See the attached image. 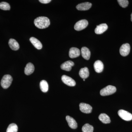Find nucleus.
<instances>
[{
	"label": "nucleus",
	"instance_id": "1",
	"mask_svg": "<svg viewBox=\"0 0 132 132\" xmlns=\"http://www.w3.org/2000/svg\"><path fill=\"white\" fill-rule=\"evenodd\" d=\"M34 22L36 27L41 29L47 28L50 25L49 19L45 16H39L36 18Z\"/></svg>",
	"mask_w": 132,
	"mask_h": 132
},
{
	"label": "nucleus",
	"instance_id": "2",
	"mask_svg": "<svg viewBox=\"0 0 132 132\" xmlns=\"http://www.w3.org/2000/svg\"><path fill=\"white\" fill-rule=\"evenodd\" d=\"M13 78L9 75H6L3 77L1 81V85L4 89H7L12 84Z\"/></svg>",
	"mask_w": 132,
	"mask_h": 132
},
{
	"label": "nucleus",
	"instance_id": "3",
	"mask_svg": "<svg viewBox=\"0 0 132 132\" xmlns=\"http://www.w3.org/2000/svg\"><path fill=\"white\" fill-rule=\"evenodd\" d=\"M116 91V88L115 87L109 85L102 89L100 93L102 96H105L113 94Z\"/></svg>",
	"mask_w": 132,
	"mask_h": 132
},
{
	"label": "nucleus",
	"instance_id": "4",
	"mask_svg": "<svg viewBox=\"0 0 132 132\" xmlns=\"http://www.w3.org/2000/svg\"><path fill=\"white\" fill-rule=\"evenodd\" d=\"M88 24V22L87 20H81L76 23L74 26V29L77 31H81L86 28Z\"/></svg>",
	"mask_w": 132,
	"mask_h": 132
},
{
	"label": "nucleus",
	"instance_id": "5",
	"mask_svg": "<svg viewBox=\"0 0 132 132\" xmlns=\"http://www.w3.org/2000/svg\"><path fill=\"white\" fill-rule=\"evenodd\" d=\"M118 114L119 116L124 120L129 121L132 120V114L127 111L121 109L119 110Z\"/></svg>",
	"mask_w": 132,
	"mask_h": 132
},
{
	"label": "nucleus",
	"instance_id": "6",
	"mask_svg": "<svg viewBox=\"0 0 132 132\" xmlns=\"http://www.w3.org/2000/svg\"><path fill=\"white\" fill-rule=\"evenodd\" d=\"M130 46L128 43H125L121 46L120 49L121 55L126 57L129 54L130 52Z\"/></svg>",
	"mask_w": 132,
	"mask_h": 132
},
{
	"label": "nucleus",
	"instance_id": "7",
	"mask_svg": "<svg viewBox=\"0 0 132 132\" xmlns=\"http://www.w3.org/2000/svg\"><path fill=\"white\" fill-rule=\"evenodd\" d=\"M62 81L66 85L69 86H74L76 85V82L73 79L67 76L64 75L62 76Z\"/></svg>",
	"mask_w": 132,
	"mask_h": 132
},
{
	"label": "nucleus",
	"instance_id": "8",
	"mask_svg": "<svg viewBox=\"0 0 132 132\" xmlns=\"http://www.w3.org/2000/svg\"><path fill=\"white\" fill-rule=\"evenodd\" d=\"M79 107L80 111L82 113L87 114L92 112V107L89 104L81 103L80 104Z\"/></svg>",
	"mask_w": 132,
	"mask_h": 132
},
{
	"label": "nucleus",
	"instance_id": "9",
	"mask_svg": "<svg viewBox=\"0 0 132 132\" xmlns=\"http://www.w3.org/2000/svg\"><path fill=\"white\" fill-rule=\"evenodd\" d=\"M92 4L89 2H85L80 3L76 6V8L78 10L80 11H85L88 10L91 8Z\"/></svg>",
	"mask_w": 132,
	"mask_h": 132
},
{
	"label": "nucleus",
	"instance_id": "10",
	"mask_svg": "<svg viewBox=\"0 0 132 132\" xmlns=\"http://www.w3.org/2000/svg\"><path fill=\"white\" fill-rule=\"evenodd\" d=\"M108 28V26L106 24H100L97 26L95 29V32L97 34H101L106 31Z\"/></svg>",
	"mask_w": 132,
	"mask_h": 132
},
{
	"label": "nucleus",
	"instance_id": "11",
	"mask_svg": "<svg viewBox=\"0 0 132 132\" xmlns=\"http://www.w3.org/2000/svg\"><path fill=\"white\" fill-rule=\"evenodd\" d=\"M80 50L77 48L72 47L69 50V56L71 59L78 57L80 56Z\"/></svg>",
	"mask_w": 132,
	"mask_h": 132
},
{
	"label": "nucleus",
	"instance_id": "12",
	"mask_svg": "<svg viewBox=\"0 0 132 132\" xmlns=\"http://www.w3.org/2000/svg\"><path fill=\"white\" fill-rule=\"evenodd\" d=\"M66 119L67 121L69 127H71L72 129H76L78 127L77 122L73 118L67 116H66Z\"/></svg>",
	"mask_w": 132,
	"mask_h": 132
},
{
	"label": "nucleus",
	"instance_id": "13",
	"mask_svg": "<svg viewBox=\"0 0 132 132\" xmlns=\"http://www.w3.org/2000/svg\"><path fill=\"white\" fill-rule=\"evenodd\" d=\"M74 63L73 62L71 61H68L64 62L61 66V69L67 71H70L72 69V67L74 66Z\"/></svg>",
	"mask_w": 132,
	"mask_h": 132
},
{
	"label": "nucleus",
	"instance_id": "14",
	"mask_svg": "<svg viewBox=\"0 0 132 132\" xmlns=\"http://www.w3.org/2000/svg\"><path fill=\"white\" fill-rule=\"evenodd\" d=\"M94 67L95 72L97 73H101L104 69V64L100 60H97L95 62Z\"/></svg>",
	"mask_w": 132,
	"mask_h": 132
},
{
	"label": "nucleus",
	"instance_id": "15",
	"mask_svg": "<svg viewBox=\"0 0 132 132\" xmlns=\"http://www.w3.org/2000/svg\"><path fill=\"white\" fill-rule=\"evenodd\" d=\"M34 70L35 67L34 65L32 63H28L25 67L24 72L26 75H30L34 72Z\"/></svg>",
	"mask_w": 132,
	"mask_h": 132
},
{
	"label": "nucleus",
	"instance_id": "16",
	"mask_svg": "<svg viewBox=\"0 0 132 132\" xmlns=\"http://www.w3.org/2000/svg\"><path fill=\"white\" fill-rule=\"evenodd\" d=\"M81 55L82 57L86 60H88L90 59L91 53L89 49L87 47H82L81 49Z\"/></svg>",
	"mask_w": 132,
	"mask_h": 132
},
{
	"label": "nucleus",
	"instance_id": "17",
	"mask_svg": "<svg viewBox=\"0 0 132 132\" xmlns=\"http://www.w3.org/2000/svg\"><path fill=\"white\" fill-rule=\"evenodd\" d=\"M9 45L10 48L15 51L18 50L20 48L19 43L14 39H10L9 42Z\"/></svg>",
	"mask_w": 132,
	"mask_h": 132
},
{
	"label": "nucleus",
	"instance_id": "18",
	"mask_svg": "<svg viewBox=\"0 0 132 132\" xmlns=\"http://www.w3.org/2000/svg\"><path fill=\"white\" fill-rule=\"evenodd\" d=\"M30 41L36 48L38 50H40L42 48V44L38 39L34 37H31L30 38Z\"/></svg>",
	"mask_w": 132,
	"mask_h": 132
},
{
	"label": "nucleus",
	"instance_id": "19",
	"mask_svg": "<svg viewBox=\"0 0 132 132\" xmlns=\"http://www.w3.org/2000/svg\"><path fill=\"white\" fill-rule=\"evenodd\" d=\"M79 75L81 78L86 79L89 76V72L87 67L81 69L79 72Z\"/></svg>",
	"mask_w": 132,
	"mask_h": 132
},
{
	"label": "nucleus",
	"instance_id": "20",
	"mask_svg": "<svg viewBox=\"0 0 132 132\" xmlns=\"http://www.w3.org/2000/svg\"><path fill=\"white\" fill-rule=\"evenodd\" d=\"M99 119L102 123L108 124L111 123V120L109 116L105 113H101L99 116Z\"/></svg>",
	"mask_w": 132,
	"mask_h": 132
},
{
	"label": "nucleus",
	"instance_id": "21",
	"mask_svg": "<svg viewBox=\"0 0 132 132\" xmlns=\"http://www.w3.org/2000/svg\"><path fill=\"white\" fill-rule=\"evenodd\" d=\"M40 86L41 90L43 93H46L48 91V84L46 80H42L40 83Z\"/></svg>",
	"mask_w": 132,
	"mask_h": 132
},
{
	"label": "nucleus",
	"instance_id": "22",
	"mask_svg": "<svg viewBox=\"0 0 132 132\" xmlns=\"http://www.w3.org/2000/svg\"><path fill=\"white\" fill-rule=\"evenodd\" d=\"M18 130L17 125L15 123H12L9 126L6 132H17Z\"/></svg>",
	"mask_w": 132,
	"mask_h": 132
},
{
	"label": "nucleus",
	"instance_id": "23",
	"mask_svg": "<svg viewBox=\"0 0 132 132\" xmlns=\"http://www.w3.org/2000/svg\"><path fill=\"white\" fill-rule=\"evenodd\" d=\"M93 127L89 124H85L82 128V132H93Z\"/></svg>",
	"mask_w": 132,
	"mask_h": 132
},
{
	"label": "nucleus",
	"instance_id": "24",
	"mask_svg": "<svg viewBox=\"0 0 132 132\" xmlns=\"http://www.w3.org/2000/svg\"><path fill=\"white\" fill-rule=\"evenodd\" d=\"M0 9L3 10H9L10 9V5L7 2H1L0 3Z\"/></svg>",
	"mask_w": 132,
	"mask_h": 132
},
{
	"label": "nucleus",
	"instance_id": "25",
	"mask_svg": "<svg viewBox=\"0 0 132 132\" xmlns=\"http://www.w3.org/2000/svg\"><path fill=\"white\" fill-rule=\"evenodd\" d=\"M118 2L120 6L123 8L126 7L129 3L127 0H118Z\"/></svg>",
	"mask_w": 132,
	"mask_h": 132
},
{
	"label": "nucleus",
	"instance_id": "26",
	"mask_svg": "<svg viewBox=\"0 0 132 132\" xmlns=\"http://www.w3.org/2000/svg\"><path fill=\"white\" fill-rule=\"evenodd\" d=\"M39 1L41 3L47 4V3H48L51 2V0H40Z\"/></svg>",
	"mask_w": 132,
	"mask_h": 132
},
{
	"label": "nucleus",
	"instance_id": "27",
	"mask_svg": "<svg viewBox=\"0 0 132 132\" xmlns=\"http://www.w3.org/2000/svg\"><path fill=\"white\" fill-rule=\"evenodd\" d=\"M131 21H132V13L131 14Z\"/></svg>",
	"mask_w": 132,
	"mask_h": 132
},
{
	"label": "nucleus",
	"instance_id": "28",
	"mask_svg": "<svg viewBox=\"0 0 132 132\" xmlns=\"http://www.w3.org/2000/svg\"><path fill=\"white\" fill-rule=\"evenodd\" d=\"M83 80H84V81H85V79H83Z\"/></svg>",
	"mask_w": 132,
	"mask_h": 132
}]
</instances>
